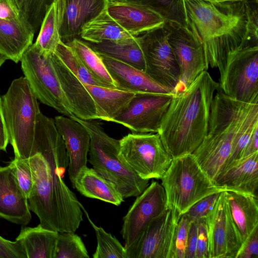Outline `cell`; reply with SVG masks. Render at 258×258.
<instances>
[{"mask_svg":"<svg viewBox=\"0 0 258 258\" xmlns=\"http://www.w3.org/2000/svg\"><path fill=\"white\" fill-rule=\"evenodd\" d=\"M33 186L27 199L29 208L45 228L75 232L83 221L76 195L63 176L69 158L54 120L39 113L35 129L33 156L28 158Z\"/></svg>","mask_w":258,"mask_h":258,"instance_id":"6da1fadb","label":"cell"},{"mask_svg":"<svg viewBox=\"0 0 258 258\" xmlns=\"http://www.w3.org/2000/svg\"><path fill=\"white\" fill-rule=\"evenodd\" d=\"M221 89L207 71L187 87L174 94L158 132L172 158L192 154L207 134L210 108Z\"/></svg>","mask_w":258,"mask_h":258,"instance_id":"7a4b0ae2","label":"cell"},{"mask_svg":"<svg viewBox=\"0 0 258 258\" xmlns=\"http://www.w3.org/2000/svg\"><path fill=\"white\" fill-rule=\"evenodd\" d=\"M183 1L188 20L202 41L207 63L218 69L220 75L230 53L254 45L246 34V2Z\"/></svg>","mask_w":258,"mask_h":258,"instance_id":"3957f363","label":"cell"},{"mask_svg":"<svg viewBox=\"0 0 258 258\" xmlns=\"http://www.w3.org/2000/svg\"><path fill=\"white\" fill-rule=\"evenodd\" d=\"M82 124L90 137L89 161L103 177L110 182L124 199L137 197L149 185L118 157L119 140L109 136L94 120H82L69 116Z\"/></svg>","mask_w":258,"mask_h":258,"instance_id":"277c9868","label":"cell"},{"mask_svg":"<svg viewBox=\"0 0 258 258\" xmlns=\"http://www.w3.org/2000/svg\"><path fill=\"white\" fill-rule=\"evenodd\" d=\"M37 100L24 77L13 80L2 96L9 140L15 158L28 159L33 155L35 125L41 112Z\"/></svg>","mask_w":258,"mask_h":258,"instance_id":"5b68a950","label":"cell"},{"mask_svg":"<svg viewBox=\"0 0 258 258\" xmlns=\"http://www.w3.org/2000/svg\"><path fill=\"white\" fill-rule=\"evenodd\" d=\"M161 179L167 206L180 215L203 198L224 191L202 170L192 154L172 158Z\"/></svg>","mask_w":258,"mask_h":258,"instance_id":"8992f818","label":"cell"},{"mask_svg":"<svg viewBox=\"0 0 258 258\" xmlns=\"http://www.w3.org/2000/svg\"><path fill=\"white\" fill-rule=\"evenodd\" d=\"M118 157L145 179H161L172 158L158 133L128 134L119 140Z\"/></svg>","mask_w":258,"mask_h":258,"instance_id":"52a82bcc","label":"cell"},{"mask_svg":"<svg viewBox=\"0 0 258 258\" xmlns=\"http://www.w3.org/2000/svg\"><path fill=\"white\" fill-rule=\"evenodd\" d=\"M51 55H42L34 43L23 54L20 61L24 77L37 99L69 117L70 105L61 88Z\"/></svg>","mask_w":258,"mask_h":258,"instance_id":"ba28073f","label":"cell"},{"mask_svg":"<svg viewBox=\"0 0 258 258\" xmlns=\"http://www.w3.org/2000/svg\"><path fill=\"white\" fill-rule=\"evenodd\" d=\"M164 25L138 37L145 58V72L174 94L183 90L179 66L168 42Z\"/></svg>","mask_w":258,"mask_h":258,"instance_id":"9c48e42d","label":"cell"},{"mask_svg":"<svg viewBox=\"0 0 258 258\" xmlns=\"http://www.w3.org/2000/svg\"><path fill=\"white\" fill-rule=\"evenodd\" d=\"M219 84L226 95L241 102H250L258 95V46L230 53Z\"/></svg>","mask_w":258,"mask_h":258,"instance_id":"30bf717a","label":"cell"},{"mask_svg":"<svg viewBox=\"0 0 258 258\" xmlns=\"http://www.w3.org/2000/svg\"><path fill=\"white\" fill-rule=\"evenodd\" d=\"M188 23L184 25L168 21L164 25L168 42L179 66L183 90L209 68L202 41L193 24L189 20Z\"/></svg>","mask_w":258,"mask_h":258,"instance_id":"8fae6325","label":"cell"},{"mask_svg":"<svg viewBox=\"0 0 258 258\" xmlns=\"http://www.w3.org/2000/svg\"><path fill=\"white\" fill-rule=\"evenodd\" d=\"M209 258H236L243 241L231 215L225 191L204 218Z\"/></svg>","mask_w":258,"mask_h":258,"instance_id":"7c38bea8","label":"cell"},{"mask_svg":"<svg viewBox=\"0 0 258 258\" xmlns=\"http://www.w3.org/2000/svg\"><path fill=\"white\" fill-rule=\"evenodd\" d=\"M181 215L167 206L153 218L139 238L125 248L127 258H171L173 236Z\"/></svg>","mask_w":258,"mask_h":258,"instance_id":"4fadbf2b","label":"cell"},{"mask_svg":"<svg viewBox=\"0 0 258 258\" xmlns=\"http://www.w3.org/2000/svg\"><path fill=\"white\" fill-rule=\"evenodd\" d=\"M173 94L137 93L113 120L132 133H158Z\"/></svg>","mask_w":258,"mask_h":258,"instance_id":"5bb4252c","label":"cell"},{"mask_svg":"<svg viewBox=\"0 0 258 258\" xmlns=\"http://www.w3.org/2000/svg\"><path fill=\"white\" fill-rule=\"evenodd\" d=\"M137 198L123 217L120 231L125 241L124 247L132 245L146 227L167 207L164 189L159 182L152 181Z\"/></svg>","mask_w":258,"mask_h":258,"instance_id":"9a60e30c","label":"cell"},{"mask_svg":"<svg viewBox=\"0 0 258 258\" xmlns=\"http://www.w3.org/2000/svg\"><path fill=\"white\" fill-rule=\"evenodd\" d=\"M107 11L113 19L133 36L161 27L167 21L154 9L137 2H109Z\"/></svg>","mask_w":258,"mask_h":258,"instance_id":"2e32d148","label":"cell"},{"mask_svg":"<svg viewBox=\"0 0 258 258\" xmlns=\"http://www.w3.org/2000/svg\"><path fill=\"white\" fill-rule=\"evenodd\" d=\"M54 120L64 142L69 158L68 171L74 188L77 174L87 165L90 145V135L82 124L69 117L56 116Z\"/></svg>","mask_w":258,"mask_h":258,"instance_id":"e0dca14e","label":"cell"},{"mask_svg":"<svg viewBox=\"0 0 258 258\" xmlns=\"http://www.w3.org/2000/svg\"><path fill=\"white\" fill-rule=\"evenodd\" d=\"M214 183L224 191L257 198L258 152L229 164L220 172Z\"/></svg>","mask_w":258,"mask_h":258,"instance_id":"ac0fdd59","label":"cell"},{"mask_svg":"<svg viewBox=\"0 0 258 258\" xmlns=\"http://www.w3.org/2000/svg\"><path fill=\"white\" fill-rule=\"evenodd\" d=\"M0 218L22 226L31 220L27 198L17 183L10 163L0 167Z\"/></svg>","mask_w":258,"mask_h":258,"instance_id":"d6986e66","label":"cell"},{"mask_svg":"<svg viewBox=\"0 0 258 258\" xmlns=\"http://www.w3.org/2000/svg\"><path fill=\"white\" fill-rule=\"evenodd\" d=\"M52 61L72 114L82 120L98 119L95 103L83 84L54 54Z\"/></svg>","mask_w":258,"mask_h":258,"instance_id":"ffe728a7","label":"cell"},{"mask_svg":"<svg viewBox=\"0 0 258 258\" xmlns=\"http://www.w3.org/2000/svg\"><path fill=\"white\" fill-rule=\"evenodd\" d=\"M117 89L137 93L173 94L170 89L159 84L145 72L116 59L98 54Z\"/></svg>","mask_w":258,"mask_h":258,"instance_id":"44dd1931","label":"cell"},{"mask_svg":"<svg viewBox=\"0 0 258 258\" xmlns=\"http://www.w3.org/2000/svg\"><path fill=\"white\" fill-rule=\"evenodd\" d=\"M66 9L60 29L61 41L66 43L79 38L82 26L107 7L109 0H65Z\"/></svg>","mask_w":258,"mask_h":258,"instance_id":"7402d4cb","label":"cell"},{"mask_svg":"<svg viewBox=\"0 0 258 258\" xmlns=\"http://www.w3.org/2000/svg\"><path fill=\"white\" fill-rule=\"evenodd\" d=\"M34 34L21 13L13 20L0 19V53L18 63L32 44Z\"/></svg>","mask_w":258,"mask_h":258,"instance_id":"603a6c76","label":"cell"},{"mask_svg":"<svg viewBox=\"0 0 258 258\" xmlns=\"http://www.w3.org/2000/svg\"><path fill=\"white\" fill-rule=\"evenodd\" d=\"M74 188L82 195L96 199L115 206H119L124 199L115 186L93 168L86 166L79 172Z\"/></svg>","mask_w":258,"mask_h":258,"instance_id":"cb8c5ba5","label":"cell"},{"mask_svg":"<svg viewBox=\"0 0 258 258\" xmlns=\"http://www.w3.org/2000/svg\"><path fill=\"white\" fill-rule=\"evenodd\" d=\"M83 84L95 103L98 119L106 121L113 122L136 94L117 89Z\"/></svg>","mask_w":258,"mask_h":258,"instance_id":"d4e9b609","label":"cell"},{"mask_svg":"<svg viewBox=\"0 0 258 258\" xmlns=\"http://www.w3.org/2000/svg\"><path fill=\"white\" fill-rule=\"evenodd\" d=\"M232 219L243 242L258 227V200L252 196L225 191Z\"/></svg>","mask_w":258,"mask_h":258,"instance_id":"484cf974","label":"cell"},{"mask_svg":"<svg viewBox=\"0 0 258 258\" xmlns=\"http://www.w3.org/2000/svg\"><path fill=\"white\" fill-rule=\"evenodd\" d=\"M65 9V0H53L45 14L34 44L45 57L54 54L61 41L59 32Z\"/></svg>","mask_w":258,"mask_h":258,"instance_id":"4316f807","label":"cell"},{"mask_svg":"<svg viewBox=\"0 0 258 258\" xmlns=\"http://www.w3.org/2000/svg\"><path fill=\"white\" fill-rule=\"evenodd\" d=\"M58 232L44 228L22 226L16 238L27 258H54Z\"/></svg>","mask_w":258,"mask_h":258,"instance_id":"83f0119b","label":"cell"},{"mask_svg":"<svg viewBox=\"0 0 258 258\" xmlns=\"http://www.w3.org/2000/svg\"><path fill=\"white\" fill-rule=\"evenodd\" d=\"M134 37L110 16L107 8L86 23L82 26L80 34L82 39L92 43L119 42Z\"/></svg>","mask_w":258,"mask_h":258,"instance_id":"f1b7e54d","label":"cell"},{"mask_svg":"<svg viewBox=\"0 0 258 258\" xmlns=\"http://www.w3.org/2000/svg\"><path fill=\"white\" fill-rule=\"evenodd\" d=\"M88 43L98 54L116 59L145 72V58L138 36L119 42Z\"/></svg>","mask_w":258,"mask_h":258,"instance_id":"f546056e","label":"cell"},{"mask_svg":"<svg viewBox=\"0 0 258 258\" xmlns=\"http://www.w3.org/2000/svg\"><path fill=\"white\" fill-rule=\"evenodd\" d=\"M73 51L89 73L106 87L117 89L100 55L86 41L74 38L65 43Z\"/></svg>","mask_w":258,"mask_h":258,"instance_id":"4dcf8cb0","label":"cell"},{"mask_svg":"<svg viewBox=\"0 0 258 258\" xmlns=\"http://www.w3.org/2000/svg\"><path fill=\"white\" fill-rule=\"evenodd\" d=\"M257 125L258 98H256L252 102L239 131L237 133L232 144L230 154L222 169L232 162L241 157L242 154L251 134Z\"/></svg>","mask_w":258,"mask_h":258,"instance_id":"1f68e13d","label":"cell"},{"mask_svg":"<svg viewBox=\"0 0 258 258\" xmlns=\"http://www.w3.org/2000/svg\"><path fill=\"white\" fill-rule=\"evenodd\" d=\"M80 206L95 231L97 244L93 257L127 258L124 246L110 233L106 232L102 227L97 226L90 219L88 213L80 203Z\"/></svg>","mask_w":258,"mask_h":258,"instance_id":"d6a6232c","label":"cell"},{"mask_svg":"<svg viewBox=\"0 0 258 258\" xmlns=\"http://www.w3.org/2000/svg\"><path fill=\"white\" fill-rule=\"evenodd\" d=\"M54 54L82 83L106 87L89 73L73 51L61 41Z\"/></svg>","mask_w":258,"mask_h":258,"instance_id":"836d02e7","label":"cell"},{"mask_svg":"<svg viewBox=\"0 0 258 258\" xmlns=\"http://www.w3.org/2000/svg\"><path fill=\"white\" fill-rule=\"evenodd\" d=\"M82 239L75 232H58L54 258H89Z\"/></svg>","mask_w":258,"mask_h":258,"instance_id":"e575fe53","label":"cell"},{"mask_svg":"<svg viewBox=\"0 0 258 258\" xmlns=\"http://www.w3.org/2000/svg\"><path fill=\"white\" fill-rule=\"evenodd\" d=\"M150 6L161 14L167 21L188 25L184 4L181 0H131Z\"/></svg>","mask_w":258,"mask_h":258,"instance_id":"d590c367","label":"cell"},{"mask_svg":"<svg viewBox=\"0 0 258 258\" xmlns=\"http://www.w3.org/2000/svg\"><path fill=\"white\" fill-rule=\"evenodd\" d=\"M53 0H28L21 13L34 34L40 29L45 14Z\"/></svg>","mask_w":258,"mask_h":258,"instance_id":"8d00e7d4","label":"cell"},{"mask_svg":"<svg viewBox=\"0 0 258 258\" xmlns=\"http://www.w3.org/2000/svg\"><path fill=\"white\" fill-rule=\"evenodd\" d=\"M10 164L13 166L19 187L28 199L31 194L33 186L32 174L28 159L15 157Z\"/></svg>","mask_w":258,"mask_h":258,"instance_id":"74e56055","label":"cell"},{"mask_svg":"<svg viewBox=\"0 0 258 258\" xmlns=\"http://www.w3.org/2000/svg\"><path fill=\"white\" fill-rule=\"evenodd\" d=\"M190 222L184 214L180 217L174 231L171 258H185Z\"/></svg>","mask_w":258,"mask_h":258,"instance_id":"f35d334b","label":"cell"},{"mask_svg":"<svg viewBox=\"0 0 258 258\" xmlns=\"http://www.w3.org/2000/svg\"><path fill=\"white\" fill-rule=\"evenodd\" d=\"M220 193L213 194L200 200L184 214L190 222L198 221L205 218L214 206Z\"/></svg>","mask_w":258,"mask_h":258,"instance_id":"ab89813d","label":"cell"},{"mask_svg":"<svg viewBox=\"0 0 258 258\" xmlns=\"http://www.w3.org/2000/svg\"><path fill=\"white\" fill-rule=\"evenodd\" d=\"M0 258H27L20 242L11 241L0 236Z\"/></svg>","mask_w":258,"mask_h":258,"instance_id":"60d3db41","label":"cell"},{"mask_svg":"<svg viewBox=\"0 0 258 258\" xmlns=\"http://www.w3.org/2000/svg\"><path fill=\"white\" fill-rule=\"evenodd\" d=\"M258 257V227L243 242L236 258Z\"/></svg>","mask_w":258,"mask_h":258,"instance_id":"b9f144b4","label":"cell"},{"mask_svg":"<svg viewBox=\"0 0 258 258\" xmlns=\"http://www.w3.org/2000/svg\"><path fill=\"white\" fill-rule=\"evenodd\" d=\"M198 231L196 258H209L208 239L204 218L198 221Z\"/></svg>","mask_w":258,"mask_h":258,"instance_id":"7bdbcfd3","label":"cell"},{"mask_svg":"<svg viewBox=\"0 0 258 258\" xmlns=\"http://www.w3.org/2000/svg\"><path fill=\"white\" fill-rule=\"evenodd\" d=\"M198 221H191L188 231L185 258H196L198 239Z\"/></svg>","mask_w":258,"mask_h":258,"instance_id":"ee69618b","label":"cell"},{"mask_svg":"<svg viewBox=\"0 0 258 258\" xmlns=\"http://www.w3.org/2000/svg\"><path fill=\"white\" fill-rule=\"evenodd\" d=\"M20 12L10 0H0V19L11 20L18 18Z\"/></svg>","mask_w":258,"mask_h":258,"instance_id":"f6af8a7d","label":"cell"},{"mask_svg":"<svg viewBox=\"0 0 258 258\" xmlns=\"http://www.w3.org/2000/svg\"><path fill=\"white\" fill-rule=\"evenodd\" d=\"M9 142V136L3 111L2 96L0 95V150L6 151Z\"/></svg>","mask_w":258,"mask_h":258,"instance_id":"bcb514c9","label":"cell"},{"mask_svg":"<svg viewBox=\"0 0 258 258\" xmlns=\"http://www.w3.org/2000/svg\"><path fill=\"white\" fill-rule=\"evenodd\" d=\"M258 152V125L255 127L242 154L241 157Z\"/></svg>","mask_w":258,"mask_h":258,"instance_id":"7dc6e473","label":"cell"},{"mask_svg":"<svg viewBox=\"0 0 258 258\" xmlns=\"http://www.w3.org/2000/svg\"><path fill=\"white\" fill-rule=\"evenodd\" d=\"M183 1V0H181ZM214 4H224V3H235L239 2H248L255 0H202Z\"/></svg>","mask_w":258,"mask_h":258,"instance_id":"c3c4849f","label":"cell"},{"mask_svg":"<svg viewBox=\"0 0 258 258\" xmlns=\"http://www.w3.org/2000/svg\"><path fill=\"white\" fill-rule=\"evenodd\" d=\"M16 8L22 13L28 0H10Z\"/></svg>","mask_w":258,"mask_h":258,"instance_id":"681fc988","label":"cell"},{"mask_svg":"<svg viewBox=\"0 0 258 258\" xmlns=\"http://www.w3.org/2000/svg\"><path fill=\"white\" fill-rule=\"evenodd\" d=\"M6 59H7L6 57L5 56H4L3 54L0 53V67L5 62Z\"/></svg>","mask_w":258,"mask_h":258,"instance_id":"f907efd6","label":"cell"},{"mask_svg":"<svg viewBox=\"0 0 258 258\" xmlns=\"http://www.w3.org/2000/svg\"><path fill=\"white\" fill-rule=\"evenodd\" d=\"M131 0H109L110 2H127Z\"/></svg>","mask_w":258,"mask_h":258,"instance_id":"816d5d0a","label":"cell"}]
</instances>
